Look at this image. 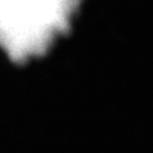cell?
Returning <instances> with one entry per match:
<instances>
[{
	"instance_id": "obj_1",
	"label": "cell",
	"mask_w": 153,
	"mask_h": 153,
	"mask_svg": "<svg viewBox=\"0 0 153 153\" xmlns=\"http://www.w3.org/2000/svg\"><path fill=\"white\" fill-rule=\"evenodd\" d=\"M79 0H0V49L21 64L42 56L69 30Z\"/></svg>"
}]
</instances>
